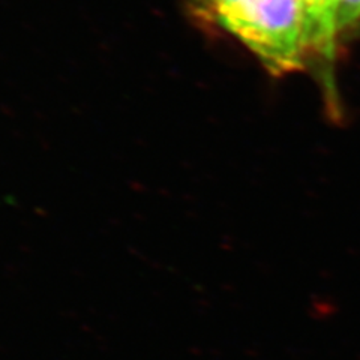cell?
<instances>
[{
	"label": "cell",
	"instance_id": "cell-3",
	"mask_svg": "<svg viewBox=\"0 0 360 360\" xmlns=\"http://www.w3.org/2000/svg\"><path fill=\"white\" fill-rule=\"evenodd\" d=\"M360 20V0H338L336 25L340 33Z\"/></svg>",
	"mask_w": 360,
	"mask_h": 360
},
{
	"label": "cell",
	"instance_id": "cell-2",
	"mask_svg": "<svg viewBox=\"0 0 360 360\" xmlns=\"http://www.w3.org/2000/svg\"><path fill=\"white\" fill-rule=\"evenodd\" d=\"M309 58H315L321 66V83L324 90L328 115L341 120L342 108L336 92L333 65L336 56V41L340 30L336 25L338 0H299Z\"/></svg>",
	"mask_w": 360,
	"mask_h": 360
},
{
	"label": "cell",
	"instance_id": "cell-1",
	"mask_svg": "<svg viewBox=\"0 0 360 360\" xmlns=\"http://www.w3.org/2000/svg\"><path fill=\"white\" fill-rule=\"evenodd\" d=\"M201 25L239 41L272 77L307 70L305 22L299 0H188Z\"/></svg>",
	"mask_w": 360,
	"mask_h": 360
}]
</instances>
